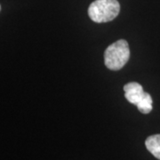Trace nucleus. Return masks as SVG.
<instances>
[{
	"label": "nucleus",
	"mask_w": 160,
	"mask_h": 160,
	"mask_svg": "<svg viewBox=\"0 0 160 160\" xmlns=\"http://www.w3.org/2000/svg\"><path fill=\"white\" fill-rule=\"evenodd\" d=\"M130 58V49L127 41L119 39L108 46L104 53L105 66L111 70H119Z\"/></svg>",
	"instance_id": "1"
},
{
	"label": "nucleus",
	"mask_w": 160,
	"mask_h": 160,
	"mask_svg": "<svg viewBox=\"0 0 160 160\" xmlns=\"http://www.w3.org/2000/svg\"><path fill=\"white\" fill-rule=\"evenodd\" d=\"M119 11L118 0H95L88 8V15L94 22H108L114 20Z\"/></svg>",
	"instance_id": "2"
},
{
	"label": "nucleus",
	"mask_w": 160,
	"mask_h": 160,
	"mask_svg": "<svg viewBox=\"0 0 160 160\" xmlns=\"http://www.w3.org/2000/svg\"><path fill=\"white\" fill-rule=\"evenodd\" d=\"M125 97L132 104L137 106L142 114H149L152 110V97L143 91L142 86L137 82H130L124 86Z\"/></svg>",
	"instance_id": "3"
},
{
	"label": "nucleus",
	"mask_w": 160,
	"mask_h": 160,
	"mask_svg": "<svg viewBox=\"0 0 160 160\" xmlns=\"http://www.w3.org/2000/svg\"><path fill=\"white\" fill-rule=\"evenodd\" d=\"M145 146L151 154L160 160V134H154L146 139Z\"/></svg>",
	"instance_id": "4"
},
{
	"label": "nucleus",
	"mask_w": 160,
	"mask_h": 160,
	"mask_svg": "<svg viewBox=\"0 0 160 160\" xmlns=\"http://www.w3.org/2000/svg\"><path fill=\"white\" fill-rule=\"evenodd\" d=\"M0 10H1V6H0Z\"/></svg>",
	"instance_id": "5"
}]
</instances>
